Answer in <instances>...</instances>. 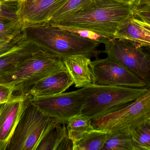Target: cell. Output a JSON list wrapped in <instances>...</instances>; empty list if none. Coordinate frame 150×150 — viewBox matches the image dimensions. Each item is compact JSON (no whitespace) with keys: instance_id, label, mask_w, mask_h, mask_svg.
Here are the masks:
<instances>
[{"instance_id":"12","label":"cell","mask_w":150,"mask_h":150,"mask_svg":"<svg viewBox=\"0 0 150 150\" xmlns=\"http://www.w3.org/2000/svg\"><path fill=\"white\" fill-rule=\"evenodd\" d=\"M73 84L72 77L65 68L39 81L26 92L33 98L48 97L65 92Z\"/></svg>"},{"instance_id":"4","label":"cell","mask_w":150,"mask_h":150,"mask_svg":"<svg viewBox=\"0 0 150 150\" xmlns=\"http://www.w3.org/2000/svg\"><path fill=\"white\" fill-rule=\"evenodd\" d=\"M148 88L87 85L79 90L84 98L80 114L92 120L124 107L145 93Z\"/></svg>"},{"instance_id":"19","label":"cell","mask_w":150,"mask_h":150,"mask_svg":"<svg viewBox=\"0 0 150 150\" xmlns=\"http://www.w3.org/2000/svg\"><path fill=\"white\" fill-rule=\"evenodd\" d=\"M109 133V136L101 150H134L130 133L122 130Z\"/></svg>"},{"instance_id":"6","label":"cell","mask_w":150,"mask_h":150,"mask_svg":"<svg viewBox=\"0 0 150 150\" xmlns=\"http://www.w3.org/2000/svg\"><path fill=\"white\" fill-rule=\"evenodd\" d=\"M150 119V87L134 101L124 107L92 120L94 129L130 133Z\"/></svg>"},{"instance_id":"13","label":"cell","mask_w":150,"mask_h":150,"mask_svg":"<svg viewBox=\"0 0 150 150\" xmlns=\"http://www.w3.org/2000/svg\"><path fill=\"white\" fill-rule=\"evenodd\" d=\"M65 68L72 77L76 88H82L93 84L90 57L75 55L61 58Z\"/></svg>"},{"instance_id":"25","label":"cell","mask_w":150,"mask_h":150,"mask_svg":"<svg viewBox=\"0 0 150 150\" xmlns=\"http://www.w3.org/2000/svg\"><path fill=\"white\" fill-rule=\"evenodd\" d=\"M134 16L135 18L150 25V4L135 3Z\"/></svg>"},{"instance_id":"11","label":"cell","mask_w":150,"mask_h":150,"mask_svg":"<svg viewBox=\"0 0 150 150\" xmlns=\"http://www.w3.org/2000/svg\"><path fill=\"white\" fill-rule=\"evenodd\" d=\"M69 0H24L18 12L23 31L28 26L46 24Z\"/></svg>"},{"instance_id":"8","label":"cell","mask_w":150,"mask_h":150,"mask_svg":"<svg viewBox=\"0 0 150 150\" xmlns=\"http://www.w3.org/2000/svg\"><path fill=\"white\" fill-rule=\"evenodd\" d=\"M32 103L44 114L61 122L80 114L84 98L79 90L48 97L33 98Z\"/></svg>"},{"instance_id":"16","label":"cell","mask_w":150,"mask_h":150,"mask_svg":"<svg viewBox=\"0 0 150 150\" xmlns=\"http://www.w3.org/2000/svg\"><path fill=\"white\" fill-rule=\"evenodd\" d=\"M134 17L127 20L115 34L114 38L134 41L140 47L150 45V35L134 20Z\"/></svg>"},{"instance_id":"24","label":"cell","mask_w":150,"mask_h":150,"mask_svg":"<svg viewBox=\"0 0 150 150\" xmlns=\"http://www.w3.org/2000/svg\"><path fill=\"white\" fill-rule=\"evenodd\" d=\"M54 26V25H53ZM59 27V26H58ZM62 29L67 30L70 32L76 33L80 37L93 41H97L102 44H105V42L110 38H107L103 35L98 34L97 33L89 30L85 29H79V28H72V27H59Z\"/></svg>"},{"instance_id":"1","label":"cell","mask_w":150,"mask_h":150,"mask_svg":"<svg viewBox=\"0 0 150 150\" xmlns=\"http://www.w3.org/2000/svg\"><path fill=\"white\" fill-rule=\"evenodd\" d=\"M134 5L116 0H92L82 9L50 24L89 30L114 38L118 30L134 17Z\"/></svg>"},{"instance_id":"32","label":"cell","mask_w":150,"mask_h":150,"mask_svg":"<svg viewBox=\"0 0 150 150\" xmlns=\"http://www.w3.org/2000/svg\"><path fill=\"white\" fill-rule=\"evenodd\" d=\"M13 1V0H0V1L1 2H5V1ZM21 1H23L24 0H21Z\"/></svg>"},{"instance_id":"7","label":"cell","mask_w":150,"mask_h":150,"mask_svg":"<svg viewBox=\"0 0 150 150\" xmlns=\"http://www.w3.org/2000/svg\"><path fill=\"white\" fill-rule=\"evenodd\" d=\"M108 57L126 68L150 87V54L128 40L109 38L105 44Z\"/></svg>"},{"instance_id":"31","label":"cell","mask_w":150,"mask_h":150,"mask_svg":"<svg viewBox=\"0 0 150 150\" xmlns=\"http://www.w3.org/2000/svg\"><path fill=\"white\" fill-rule=\"evenodd\" d=\"M142 48H144L145 50L148 52V53L150 54V45H144L142 47Z\"/></svg>"},{"instance_id":"26","label":"cell","mask_w":150,"mask_h":150,"mask_svg":"<svg viewBox=\"0 0 150 150\" xmlns=\"http://www.w3.org/2000/svg\"><path fill=\"white\" fill-rule=\"evenodd\" d=\"M27 39L23 31L19 35L8 41H0V55L8 51Z\"/></svg>"},{"instance_id":"23","label":"cell","mask_w":150,"mask_h":150,"mask_svg":"<svg viewBox=\"0 0 150 150\" xmlns=\"http://www.w3.org/2000/svg\"><path fill=\"white\" fill-rule=\"evenodd\" d=\"M22 1L13 0L8 1H0V17L17 20L18 12Z\"/></svg>"},{"instance_id":"18","label":"cell","mask_w":150,"mask_h":150,"mask_svg":"<svg viewBox=\"0 0 150 150\" xmlns=\"http://www.w3.org/2000/svg\"><path fill=\"white\" fill-rule=\"evenodd\" d=\"M68 136L73 142L82 138L94 130L91 119L78 114L68 120L67 123Z\"/></svg>"},{"instance_id":"9","label":"cell","mask_w":150,"mask_h":150,"mask_svg":"<svg viewBox=\"0 0 150 150\" xmlns=\"http://www.w3.org/2000/svg\"><path fill=\"white\" fill-rule=\"evenodd\" d=\"M93 84L145 88L146 85L129 70L107 56L96 59L90 64Z\"/></svg>"},{"instance_id":"27","label":"cell","mask_w":150,"mask_h":150,"mask_svg":"<svg viewBox=\"0 0 150 150\" xmlns=\"http://www.w3.org/2000/svg\"><path fill=\"white\" fill-rule=\"evenodd\" d=\"M13 90L10 87L0 85V104L7 102L13 96Z\"/></svg>"},{"instance_id":"15","label":"cell","mask_w":150,"mask_h":150,"mask_svg":"<svg viewBox=\"0 0 150 150\" xmlns=\"http://www.w3.org/2000/svg\"><path fill=\"white\" fill-rule=\"evenodd\" d=\"M67 123L58 122L45 136L37 150H73L74 142L69 137Z\"/></svg>"},{"instance_id":"30","label":"cell","mask_w":150,"mask_h":150,"mask_svg":"<svg viewBox=\"0 0 150 150\" xmlns=\"http://www.w3.org/2000/svg\"><path fill=\"white\" fill-rule=\"evenodd\" d=\"M122 2L127 3L134 4L137 2L138 0H116Z\"/></svg>"},{"instance_id":"29","label":"cell","mask_w":150,"mask_h":150,"mask_svg":"<svg viewBox=\"0 0 150 150\" xmlns=\"http://www.w3.org/2000/svg\"><path fill=\"white\" fill-rule=\"evenodd\" d=\"M136 4H150V0H138Z\"/></svg>"},{"instance_id":"22","label":"cell","mask_w":150,"mask_h":150,"mask_svg":"<svg viewBox=\"0 0 150 150\" xmlns=\"http://www.w3.org/2000/svg\"><path fill=\"white\" fill-rule=\"evenodd\" d=\"M23 32V25L19 19L14 20L0 17V41H8Z\"/></svg>"},{"instance_id":"3","label":"cell","mask_w":150,"mask_h":150,"mask_svg":"<svg viewBox=\"0 0 150 150\" xmlns=\"http://www.w3.org/2000/svg\"><path fill=\"white\" fill-rule=\"evenodd\" d=\"M65 68L61 58L40 48L32 56L0 75V85L26 92L39 81Z\"/></svg>"},{"instance_id":"2","label":"cell","mask_w":150,"mask_h":150,"mask_svg":"<svg viewBox=\"0 0 150 150\" xmlns=\"http://www.w3.org/2000/svg\"><path fill=\"white\" fill-rule=\"evenodd\" d=\"M27 40L61 58L83 55L98 59L101 43L80 37L50 24L32 26L23 30Z\"/></svg>"},{"instance_id":"5","label":"cell","mask_w":150,"mask_h":150,"mask_svg":"<svg viewBox=\"0 0 150 150\" xmlns=\"http://www.w3.org/2000/svg\"><path fill=\"white\" fill-rule=\"evenodd\" d=\"M59 121L30 103L22 114L8 150H37L40 142Z\"/></svg>"},{"instance_id":"28","label":"cell","mask_w":150,"mask_h":150,"mask_svg":"<svg viewBox=\"0 0 150 150\" xmlns=\"http://www.w3.org/2000/svg\"><path fill=\"white\" fill-rule=\"evenodd\" d=\"M134 18L135 21L143 29H144L145 31L147 32L150 35V25L146 23L139 19H137L134 17Z\"/></svg>"},{"instance_id":"10","label":"cell","mask_w":150,"mask_h":150,"mask_svg":"<svg viewBox=\"0 0 150 150\" xmlns=\"http://www.w3.org/2000/svg\"><path fill=\"white\" fill-rule=\"evenodd\" d=\"M32 99L28 92H22L0 104V150L8 149L20 118Z\"/></svg>"},{"instance_id":"17","label":"cell","mask_w":150,"mask_h":150,"mask_svg":"<svg viewBox=\"0 0 150 150\" xmlns=\"http://www.w3.org/2000/svg\"><path fill=\"white\" fill-rule=\"evenodd\" d=\"M109 134L107 131L95 129L74 142L73 150H101Z\"/></svg>"},{"instance_id":"20","label":"cell","mask_w":150,"mask_h":150,"mask_svg":"<svg viewBox=\"0 0 150 150\" xmlns=\"http://www.w3.org/2000/svg\"><path fill=\"white\" fill-rule=\"evenodd\" d=\"M134 150H150V119L130 132Z\"/></svg>"},{"instance_id":"14","label":"cell","mask_w":150,"mask_h":150,"mask_svg":"<svg viewBox=\"0 0 150 150\" xmlns=\"http://www.w3.org/2000/svg\"><path fill=\"white\" fill-rule=\"evenodd\" d=\"M40 47L26 39L0 55V75L16 67L32 56Z\"/></svg>"},{"instance_id":"21","label":"cell","mask_w":150,"mask_h":150,"mask_svg":"<svg viewBox=\"0 0 150 150\" xmlns=\"http://www.w3.org/2000/svg\"><path fill=\"white\" fill-rule=\"evenodd\" d=\"M92 0H69L51 18L47 24H52L80 10L87 6Z\"/></svg>"}]
</instances>
